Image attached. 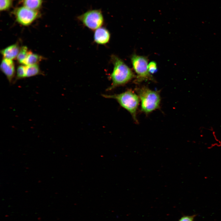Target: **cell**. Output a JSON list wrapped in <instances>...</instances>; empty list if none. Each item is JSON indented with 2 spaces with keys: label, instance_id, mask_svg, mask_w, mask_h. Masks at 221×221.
Wrapping results in <instances>:
<instances>
[{
  "label": "cell",
  "instance_id": "12",
  "mask_svg": "<svg viewBox=\"0 0 221 221\" xmlns=\"http://www.w3.org/2000/svg\"><path fill=\"white\" fill-rule=\"evenodd\" d=\"M42 0H23L24 6L30 9L37 10L41 6Z\"/></svg>",
  "mask_w": 221,
  "mask_h": 221
},
{
  "label": "cell",
  "instance_id": "11",
  "mask_svg": "<svg viewBox=\"0 0 221 221\" xmlns=\"http://www.w3.org/2000/svg\"><path fill=\"white\" fill-rule=\"evenodd\" d=\"M25 66L26 77H30L42 74L38 64Z\"/></svg>",
  "mask_w": 221,
  "mask_h": 221
},
{
  "label": "cell",
  "instance_id": "9",
  "mask_svg": "<svg viewBox=\"0 0 221 221\" xmlns=\"http://www.w3.org/2000/svg\"><path fill=\"white\" fill-rule=\"evenodd\" d=\"M20 48L17 43L10 45L1 51L3 58L13 60L18 55Z\"/></svg>",
  "mask_w": 221,
  "mask_h": 221
},
{
  "label": "cell",
  "instance_id": "8",
  "mask_svg": "<svg viewBox=\"0 0 221 221\" xmlns=\"http://www.w3.org/2000/svg\"><path fill=\"white\" fill-rule=\"evenodd\" d=\"M110 34L108 30L105 27H100L95 30L93 38L97 44L105 45L109 41Z\"/></svg>",
  "mask_w": 221,
  "mask_h": 221
},
{
  "label": "cell",
  "instance_id": "4",
  "mask_svg": "<svg viewBox=\"0 0 221 221\" xmlns=\"http://www.w3.org/2000/svg\"><path fill=\"white\" fill-rule=\"evenodd\" d=\"M130 59L133 69L136 74L134 80L135 83H139L144 81H154L149 71L148 59L146 57L134 53L131 56Z\"/></svg>",
  "mask_w": 221,
  "mask_h": 221
},
{
  "label": "cell",
  "instance_id": "2",
  "mask_svg": "<svg viewBox=\"0 0 221 221\" xmlns=\"http://www.w3.org/2000/svg\"><path fill=\"white\" fill-rule=\"evenodd\" d=\"M102 96L105 98L115 99L121 107L130 114L135 122L138 123L137 111L140 101L137 94L134 91L128 89L119 94H103Z\"/></svg>",
  "mask_w": 221,
  "mask_h": 221
},
{
  "label": "cell",
  "instance_id": "17",
  "mask_svg": "<svg viewBox=\"0 0 221 221\" xmlns=\"http://www.w3.org/2000/svg\"><path fill=\"white\" fill-rule=\"evenodd\" d=\"M195 215L184 216L182 217L178 221H193Z\"/></svg>",
  "mask_w": 221,
  "mask_h": 221
},
{
  "label": "cell",
  "instance_id": "16",
  "mask_svg": "<svg viewBox=\"0 0 221 221\" xmlns=\"http://www.w3.org/2000/svg\"><path fill=\"white\" fill-rule=\"evenodd\" d=\"M148 70L151 74H153L157 71V66L156 63L153 61L150 62L148 65Z\"/></svg>",
  "mask_w": 221,
  "mask_h": 221
},
{
  "label": "cell",
  "instance_id": "7",
  "mask_svg": "<svg viewBox=\"0 0 221 221\" xmlns=\"http://www.w3.org/2000/svg\"><path fill=\"white\" fill-rule=\"evenodd\" d=\"M0 69L11 83L15 73L14 64L12 60L3 58L1 64Z\"/></svg>",
  "mask_w": 221,
  "mask_h": 221
},
{
  "label": "cell",
  "instance_id": "3",
  "mask_svg": "<svg viewBox=\"0 0 221 221\" xmlns=\"http://www.w3.org/2000/svg\"><path fill=\"white\" fill-rule=\"evenodd\" d=\"M136 91L139 98L142 112L148 114L160 108L161 97L159 91L143 86L136 88Z\"/></svg>",
  "mask_w": 221,
  "mask_h": 221
},
{
  "label": "cell",
  "instance_id": "13",
  "mask_svg": "<svg viewBox=\"0 0 221 221\" xmlns=\"http://www.w3.org/2000/svg\"><path fill=\"white\" fill-rule=\"evenodd\" d=\"M31 51L26 46H22L20 48L17 59L18 62L22 64L24 60H25Z\"/></svg>",
  "mask_w": 221,
  "mask_h": 221
},
{
  "label": "cell",
  "instance_id": "15",
  "mask_svg": "<svg viewBox=\"0 0 221 221\" xmlns=\"http://www.w3.org/2000/svg\"><path fill=\"white\" fill-rule=\"evenodd\" d=\"M12 0H0V10L5 11L8 9L11 6Z\"/></svg>",
  "mask_w": 221,
  "mask_h": 221
},
{
  "label": "cell",
  "instance_id": "14",
  "mask_svg": "<svg viewBox=\"0 0 221 221\" xmlns=\"http://www.w3.org/2000/svg\"><path fill=\"white\" fill-rule=\"evenodd\" d=\"M25 67V65H21L17 67L16 72V80L26 77Z\"/></svg>",
  "mask_w": 221,
  "mask_h": 221
},
{
  "label": "cell",
  "instance_id": "1",
  "mask_svg": "<svg viewBox=\"0 0 221 221\" xmlns=\"http://www.w3.org/2000/svg\"><path fill=\"white\" fill-rule=\"evenodd\" d=\"M111 60L113 65V68L109 76L111 84L107 88V91L123 86L136 77L132 70L118 56L112 55Z\"/></svg>",
  "mask_w": 221,
  "mask_h": 221
},
{
  "label": "cell",
  "instance_id": "5",
  "mask_svg": "<svg viewBox=\"0 0 221 221\" xmlns=\"http://www.w3.org/2000/svg\"><path fill=\"white\" fill-rule=\"evenodd\" d=\"M77 18L84 26L93 30L101 27L104 23L103 14L98 10H88L79 16Z\"/></svg>",
  "mask_w": 221,
  "mask_h": 221
},
{
  "label": "cell",
  "instance_id": "6",
  "mask_svg": "<svg viewBox=\"0 0 221 221\" xmlns=\"http://www.w3.org/2000/svg\"><path fill=\"white\" fill-rule=\"evenodd\" d=\"M14 14L17 22L25 26L31 24L40 15L37 10H32L24 6L16 9Z\"/></svg>",
  "mask_w": 221,
  "mask_h": 221
},
{
  "label": "cell",
  "instance_id": "10",
  "mask_svg": "<svg viewBox=\"0 0 221 221\" xmlns=\"http://www.w3.org/2000/svg\"><path fill=\"white\" fill-rule=\"evenodd\" d=\"M44 58L42 56L33 53L31 51L23 62L22 65L28 66L37 64Z\"/></svg>",
  "mask_w": 221,
  "mask_h": 221
}]
</instances>
